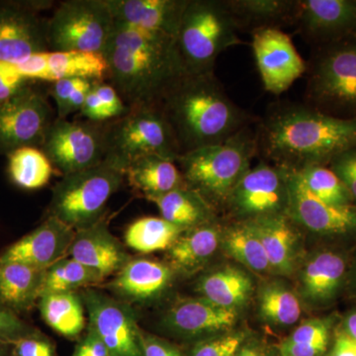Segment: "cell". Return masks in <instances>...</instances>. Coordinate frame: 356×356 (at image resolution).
Here are the masks:
<instances>
[{
    "label": "cell",
    "instance_id": "obj_2",
    "mask_svg": "<svg viewBox=\"0 0 356 356\" xmlns=\"http://www.w3.org/2000/svg\"><path fill=\"white\" fill-rule=\"evenodd\" d=\"M104 57L110 84L129 109L156 108L173 84L188 74L178 53L177 37L117 20Z\"/></svg>",
    "mask_w": 356,
    "mask_h": 356
},
{
    "label": "cell",
    "instance_id": "obj_5",
    "mask_svg": "<svg viewBox=\"0 0 356 356\" xmlns=\"http://www.w3.org/2000/svg\"><path fill=\"white\" fill-rule=\"evenodd\" d=\"M238 30L226 0H187L177 37L178 53L186 72H214L222 51L243 44Z\"/></svg>",
    "mask_w": 356,
    "mask_h": 356
},
{
    "label": "cell",
    "instance_id": "obj_45",
    "mask_svg": "<svg viewBox=\"0 0 356 356\" xmlns=\"http://www.w3.org/2000/svg\"><path fill=\"white\" fill-rule=\"evenodd\" d=\"M140 346L143 356H184L172 343L143 331L140 332Z\"/></svg>",
    "mask_w": 356,
    "mask_h": 356
},
{
    "label": "cell",
    "instance_id": "obj_46",
    "mask_svg": "<svg viewBox=\"0 0 356 356\" xmlns=\"http://www.w3.org/2000/svg\"><path fill=\"white\" fill-rule=\"evenodd\" d=\"M327 346V343H294L284 341L280 346V356H321Z\"/></svg>",
    "mask_w": 356,
    "mask_h": 356
},
{
    "label": "cell",
    "instance_id": "obj_14",
    "mask_svg": "<svg viewBox=\"0 0 356 356\" xmlns=\"http://www.w3.org/2000/svg\"><path fill=\"white\" fill-rule=\"evenodd\" d=\"M288 202L287 170L262 159L243 175L226 204L234 214L248 221L287 214Z\"/></svg>",
    "mask_w": 356,
    "mask_h": 356
},
{
    "label": "cell",
    "instance_id": "obj_35",
    "mask_svg": "<svg viewBox=\"0 0 356 356\" xmlns=\"http://www.w3.org/2000/svg\"><path fill=\"white\" fill-rule=\"evenodd\" d=\"M104 280L100 274L67 255L44 270L41 295L79 292L93 288Z\"/></svg>",
    "mask_w": 356,
    "mask_h": 356
},
{
    "label": "cell",
    "instance_id": "obj_27",
    "mask_svg": "<svg viewBox=\"0 0 356 356\" xmlns=\"http://www.w3.org/2000/svg\"><path fill=\"white\" fill-rule=\"evenodd\" d=\"M40 315L51 330L60 336L74 339L88 325L81 292L47 293L37 303Z\"/></svg>",
    "mask_w": 356,
    "mask_h": 356
},
{
    "label": "cell",
    "instance_id": "obj_38",
    "mask_svg": "<svg viewBox=\"0 0 356 356\" xmlns=\"http://www.w3.org/2000/svg\"><path fill=\"white\" fill-rule=\"evenodd\" d=\"M262 317L280 325L295 324L301 316V305L296 295L281 285H269L259 297Z\"/></svg>",
    "mask_w": 356,
    "mask_h": 356
},
{
    "label": "cell",
    "instance_id": "obj_48",
    "mask_svg": "<svg viewBox=\"0 0 356 356\" xmlns=\"http://www.w3.org/2000/svg\"><path fill=\"white\" fill-rule=\"evenodd\" d=\"M97 83V81H96ZM84 117L88 120L92 122H102L106 120L104 109H103L102 103L98 97L97 93L95 92V86L91 88L90 92L88 93L86 102L81 110Z\"/></svg>",
    "mask_w": 356,
    "mask_h": 356
},
{
    "label": "cell",
    "instance_id": "obj_41",
    "mask_svg": "<svg viewBox=\"0 0 356 356\" xmlns=\"http://www.w3.org/2000/svg\"><path fill=\"white\" fill-rule=\"evenodd\" d=\"M13 356H57L56 346L38 330L11 343Z\"/></svg>",
    "mask_w": 356,
    "mask_h": 356
},
{
    "label": "cell",
    "instance_id": "obj_49",
    "mask_svg": "<svg viewBox=\"0 0 356 356\" xmlns=\"http://www.w3.org/2000/svg\"><path fill=\"white\" fill-rule=\"evenodd\" d=\"M331 356H356V343L346 332L337 334Z\"/></svg>",
    "mask_w": 356,
    "mask_h": 356
},
{
    "label": "cell",
    "instance_id": "obj_33",
    "mask_svg": "<svg viewBox=\"0 0 356 356\" xmlns=\"http://www.w3.org/2000/svg\"><path fill=\"white\" fill-rule=\"evenodd\" d=\"M184 231L161 217L140 218L126 229L125 243L136 252L151 254L168 250Z\"/></svg>",
    "mask_w": 356,
    "mask_h": 356
},
{
    "label": "cell",
    "instance_id": "obj_26",
    "mask_svg": "<svg viewBox=\"0 0 356 356\" xmlns=\"http://www.w3.org/2000/svg\"><path fill=\"white\" fill-rule=\"evenodd\" d=\"M220 240L221 232L212 222L185 229L168 250L172 266L186 273L197 270L215 254Z\"/></svg>",
    "mask_w": 356,
    "mask_h": 356
},
{
    "label": "cell",
    "instance_id": "obj_39",
    "mask_svg": "<svg viewBox=\"0 0 356 356\" xmlns=\"http://www.w3.org/2000/svg\"><path fill=\"white\" fill-rule=\"evenodd\" d=\"M242 334L203 339L193 344L186 356H236L242 348Z\"/></svg>",
    "mask_w": 356,
    "mask_h": 356
},
{
    "label": "cell",
    "instance_id": "obj_30",
    "mask_svg": "<svg viewBox=\"0 0 356 356\" xmlns=\"http://www.w3.org/2000/svg\"><path fill=\"white\" fill-rule=\"evenodd\" d=\"M240 29L280 28L293 24L296 0H226Z\"/></svg>",
    "mask_w": 356,
    "mask_h": 356
},
{
    "label": "cell",
    "instance_id": "obj_6",
    "mask_svg": "<svg viewBox=\"0 0 356 356\" xmlns=\"http://www.w3.org/2000/svg\"><path fill=\"white\" fill-rule=\"evenodd\" d=\"M124 179L125 168L107 156L92 168L64 175L53 188L48 215L76 231L90 226L103 218Z\"/></svg>",
    "mask_w": 356,
    "mask_h": 356
},
{
    "label": "cell",
    "instance_id": "obj_3",
    "mask_svg": "<svg viewBox=\"0 0 356 356\" xmlns=\"http://www.w3.org/2000/svg\"><path fill=\"white\" fill-rule=\"evenodd\" d=\"M156 109L172 129L180 154L224 142L252 121L232 102L214 72L184 74Z\"/></svg>",
    "mask_w": 356,
    "mask_h": 356
},
{
    "label": "cell",
    "instance_id": "obj_11",
    "mask_svg": "<svg viewBox=\"0 0 356 356\" xmlns=\"http://www.w3.org/2000/svg\"><path fill=\"white\" fill-rule=\"evenodd\" d=\"M41 149L63 177L81 172L102 163L106 156L104 127L56 118Z\"/></svg>",
    "mask_w": 356,
    "mask_h": 356
},
{
    "label": "cell",
    "instance_id": "obj_51",
    "mask_svg": "<svg viewBox=\"0 0 356 356\" xmlns=\"http://www.w3.org/2000/svg\"><path fill=\"white\" fill-rule=\"evenodd\" d=\"M236 356H264L261 350L252 346H243Z\"/></svg>",
    "mask_w": 356,
    "mask_h": 356
},
{
    "label": "cell",
    "instance_id": "obj_23",
    "mask_svg": "<svg viewBox=\"0 0 356 356\" xmlns=\"http://www.w3.org/2000/svg\"><path fill=\"white\" fill-rule=\"evenodd\" d=\"M44 270L19 262L0 261V302L17 315L37 306Z\"/></svg>",
    "mask_w": 356,
    "mask_h": 356
},
{
    "label": "cell",
    "instance_id": "obj_50",
    "mask_svg": "<svg viewBox=\"0 0 356 356\" xmlns=\"http://www.w3.org/2000/svg\"><path fill=\"white\" fill-rule=\"evenodd\" d=\"M346 334L356 343V312L348 316L346 321Z\"/></svg>",
    "mask_w": 356,
    "mask_h": 356
},
{
    "label": "cell",
    "instance_id": "obj_13",
    "mask_svg": "<svg viewBox=\"0 0 356 356\" xmlns=\"http://www.w3.org/2000/svg\"><path fill=\"white\" fill-rule=\"evenodd\" d=\"M51 6L39 0H0V62H18L50 51L48 20L40 13Z\"/></svg>",
    "mask_w": 356,
    "mask_h": 356
},
{
    "label": "cell",
    "instance_id": "obj_40",
    "mask_svg": "<svg viewBox=\"0 0 356 356\" xmlns=\"http://www.w3.org/2000/svg\"><path fill=\"white\" fill-rule=\"evenodd\" d=\"M37 331L36 327L28 324L21 316L0 302V341L13 343L21 337Z\"/></svg>",
    "mask_w": 356,
    "mask_h": 356
},
{
    "label": "cell",
    "instance_id": "obj_24",
    "mask_svg": "<svg viewBox=\"0 0 356 356\" xmlns=\"http://www.w3.org/2000/svg\"><path fill=\"white\" fill-rule=\"evenodd\" d=\"M125 178L134 189L146 198L186 186L175 161L161 156L135 159L126 168Z\"/></svg>",
    "mask_w": 356,
    "mask_h": 356
},
{
    "label": "cell",
    "instance_id": "obj_20",
    "mask_svg": "<svg viewBox=\"0 0 356 356\" xmlns=\"http://www.w3.org/2000/svg\"><path fill=\"white\" fill-rule=\"evenodd\" d=\"M172 277V267L163 262L132 259L105 287L129 305L149 303L170 287Z\"/></svg>",
    "mask_w": 356,
    "mask_h": 356
},
{
    "label": "cell",
    "instance_id": "obj_22",
    "mask_svg": "<svg viewBox=\"0 0 356 356\" xmlns=\"http://www.w3.org/2000/svg\"><path fill=\"white\" fill-rule=\"evenodd\" d=\"M115 20L146 30L177 37L187 0H106Z\"/></svg>",
    "mask_w": 356,
    "mask_h": 356
},
{
    "label": "cell",
    "instance_id": "obj_32",
    "mask_svg": "<svg viewBox=\"0 0 356 356\" xmlns=\"http://www.w3.org/2000/svg\"><path fill=\"white\" fill-rule=\"evenodd\" d=\"M197 291L218 306L236 310L250 296L252 282L241 269L225 267L201 278Z\"/></svg>",
    "mask_w": 356,
    "mask_h": 356
},
{
    "label": "cell",
    "instance_id": "obj_52",
    "mask_svg": "<svg viewBox=\"0 0 356 356\" xmlns=\"http://www.w3.org/2000/svg\"><path fill=\"white\" fill-rule=\"evenodd\" d=\"M0 356H13L10 343L0 341Z\"/></svg>",
    "mask_w": 356,
    "mask_h": 356
},
{
    "label": "cell",
    "instance_id": "obj_10",
    "mask_svg": "<svg viewBox=\"0 0 356 356\" xmlns=\"http://www.w3.org/2000/svg\"><path fill=\"white\" fill-rule=\"evenodd\" d=\"M46 96L31 83L0 103V154L21 147H41L55 121Z\"/></svg>",
    "mask_w": 356,
    "mask_h": 356
},
{
    "label": "cell",
    "instance_id": "obj_29",
    "mask_svg": "<svg viewBox=\"0 0 356 356\" xmlns=\"http://www.w3.org/2000/svg\"><path fill=\"white\" fill-rule=\"evenodd\" d=\"M44 81L64 79H84L102 81L108 74V65L102 54L88 51H53L44 53Z\"/></svg>",
    "mask_w": 356,
    "mask_h": 356
},
{
    "label": "cell",
    "instance_id": "obj_7",
    "mask_svg": "<svg viewBox=\"0 0 356 356\" xmlns=\"http://www.w3.org/2000/svg\"><path fill=\"white\" fill-rule=\"evenodd\" d=\"M306 105L341 119H356V38L318 47L312 60Z\"/></svg>",
    "mask_w": 356,
    "mask_h": 356
},
{
    "label": "cell",
    "instance_id": "obj_17",
    "mask_svg": "<svg viewBox=\"0 0 356 356\" xmlns=\"http://www.w3.org/2000/svg\"><path fill=\"white\" fill-rule=\"evenodd\" d=\"M287 215L293 222L322 235L356 231V206L331 205L314 196L296 172H288Z\"/></svg>",
    "mask_w": 356,
    "mask_h": 356
},
{
    "label": "cell",
    "instance_id": "obj_1",
    "mask_svg": "<svg viewBox=\"0 0 356 356\" xmlns=\"http://www.w3.org/2000/svg\"><path fill=\"white\" fill-rule=\"evenodd\" d=\"M257 144L264 161L288 172L327 166L356 149V119L337 118L308 105H278L259 123Z\"/></svg>",
    "mask_w": 356,
    "mask_h": 356
},
{
    "label": "cell",
    "instance_id": "obj_21",
    "mask_svg": "<svg viewBox=\"0 0 356 356\" xmlns=\"http://www.w3.org/2000/svg\"><path fill=\"white\" fill-rule=\"evenodd\" d=\"M236 320L235 309L222 308L200 297L177 302L166 313L163 324L180 336L201 337L226 331Z\"/></svg>",
    "mask_w": 356,
    "mask_h": 356
},
{
    "label": "cell",
    "instance_id": "obj_44",
    "mask_svg": "<svg viewBox=\"0 0 356 356\" xmlns=\"http://www.w3.org/2000/svg\"><path fill=\"white\" fill-rule=\"evenodd\" d=\"M95 90L102 103L106 120L120 118L129 111V108L122 100L121 96L111 84L97 81L95 84Z\"/></svg>",
    "mask_w": 356,
    "mask_h": 356
},
{
    "label": "cell",
    "instance_id": "obj_43",
    "mask_svg": "<svg viewBox=\"0 0 356 356\" xmlns=\"http://www.w3.org/2000/svg\"><path fill=\"white\" fill-rule=\"evenodd\" d=\"M330 325L325 320H312L297 327L285 341L294 343L329 344Z\"/></svg>",
    "mask_w": 356,
    "mask_h": 356
},
{
    "label": "cell",
    "instance_id": "obj_31",
    "mask_svg": "<svg viewBox=\"0 0 356 356\" xmlns=\"http://www.w3.org/2000/svg\"><path fill=\"white\" fill-rule=\"evenodd\" d=\"M346 262L341 255L322 252L307 262L302 273V286L307 298L314 302L332 299L341 286Z\"/></svg>",
    "mask_w": 356,
    "mask_h": 356
},
{
    "label": "cell",
    "instance_id": "obj_16",
    "mask_svg": "<svg viewBox=\"0 0 356 356\" xmlns=\"http://www.w3.org/2000/svg\"><path fill=\"white\" fill-rule=\"evenodd\" d=\"M293 24L318 48L356 38V0H296Z\"/></svg>",
    "mask_w": 356,
    "mask_h": 356
},
{
    "label": "cell",
    "instance_id": "obj_9",
    "mask_svg": "<svg viewBox=\"0 0 356 356\" xmlns=\"http://www.w3.org/2000/svg\"><path fill=\"white\" fill-rule=\"evenodd\" d=\"M50 51H88L104 56L115 18L106 0L60 2L48 20Z\"/></svg>",
    "mask_w": 356,
    "mask_h": 356
},
{
    "label": "cell",
    "instance_id": "obj_12",
    "mask_svg": "<svg viewBox=\"0 0 356 356\" xmlns=\"http://www.w3.org/2000/svg\"><path fill=\"white\" fill-rule=\"evenodd\" d=\"M88 325L102 339L109 356H143L140 332L132 306L95 288L81 292Z\"/></svg>",
    "mask_w": 356,
    "mask_h": 356
},
{
    "label": "cell",
    "instance_id": "obj_8",
    "mask_svg": "<svg viewBox=\"0 0 356 356\" xmlns=\"http://www.w3.org/2000/svg\"><path fill=\"white\" fill-rule=\"evenodd\" d=\"M104 136L107 158L125 170L129 163L143 156H161L177 161L180 156L172 129L156 108L129 109L105 126Z\"/></svg>",
    "mask_w": 356,
    "mask_h": 356
},
{
    "label": "cell",
    "instance_id": "obj_15",
    "mask_svg": "<svg viewBox=\"0 0 356 356\" xmlns=\"http://www.w3.org/2000/svg\"><path fill=\"white\" fill-rule=\"evenodd\" d=\"M252 51L264 88L280 95L307 72L305 60L291 38L280 28H261L252 31Z\"/></svg>",
    "mask_w": 356,
    "mask_h": 356
},
{
    "label": "cell",
    "instance_id": "obj_18",
    "mask_svg": "<svg viewBox=\"0 0 356 356\" xmlns=\"http://www.w3.org/2000/svg\"><path fill=\"white\" fill-rule=\"evenodd\" d=\"M74 235L76 229L48 215L37 228L8 245L0 254V261L19 262L46 270L67 257Z\"/></svg>",
    "mask_w": 356,
    "mask_h": 356
},
{
    "label": "cell",
    "instance_id": "obj_4",
    "mask_svg": "<svg viewBox=\"0 0 356 356\" xmlns=\"http://www.w3.org/2000/svg\"><path fill=\"white\" fill-rule=\"evenodd\" d=\"M257 154V132L248 126L219 144L180 154L175 163L187 186L213 207L227 203Z\"/></svg>",
    "mask_w": 356,
    "mask_h": 356
},
{
    "label": "cell",
    "instance_id": "obj_42",
    "mask_svg": "<svg viewBox=\"0 0 356 356\" xmlns=\"http://www.w3.org/2000/svg\"><path fill=\"white\" fill-rule=\"evenodd\" d=\"M336 173L356 202V149L339 154L327 165Z\"/></svg>",
    "mask_w": 356,
    "mask_h": 356
},
{
    "label": "cell",
    "instance_id": "obj_28",
    "mask_svg": "<svg viewBox=\"0 0 356 356\" xmlns=\"http://www.w3.org/2000/svg\"><path fill=\"white\" fill-rule=\"evenodd\" d=\"M147 199L159 208L161 218L184 229L200 226L212 220V206L187 185Z\"/></svg>",
    "mask_w": 356,
    "mask_h": 356
},
{
    "label": "cell",
    "instance_id": "obj_19",
    "mask_svg": "<svg viewBox=\"0 0 356 356\" xmlns=\"http://www.w3.org/2000/svg\"><path fill=\"white\" fill-rule=\"evenodd\" d=\"M67 255L96 271L104 280L118 273L132 259L103 218L76 231Z\"/></svg>",
    "mask_w": 356,
    "mask_h": 356
},
{
    "label": "cell",
    "instance_id": "obj_47",
    "mask_svg": "<svg viewBox=\"0 0 356 356\" xmlns=\"http://www.w3.org/2000/svg\"><path fill=\"white\" fill-rule=\"evenodd\" d=\"M31 81L23 76L0 72V103L13 97Z\"/></svg>",
    "mask_w": 356,
    "mask_h": 356
},
{
    "label": "cell",
    "instance_id": "obj_53",
    "mask_svg": "<svg viewBox=\"0 0 356 356\" xmlns=\"http://www.w3.org/2000/svg\"><path fill=\"white\" fill-rule=\"evenodd\" d=\"M72 356H86V355L83 348H81V346H79V344H76V348H74V353H72Z\"/></svg>",
    "mask_w": 356,
    "mask_h": 356
},
{
    "label": "cell",
    "instance_id": "obj_34",
    "mask_svg": "<svg viewBox=\"0 0 356 356\" xmlns=\"http://www.w3.org/2000/svg\"><path fill=\"white\" fill-rule=\"evenodd\" d=\"M9 177L16 186L36 191L50 181L53 165L39 147H21L7 154Z\"/></svg>",
    "mask_w": 356,
    "mask_h": 356
},
{
    "label": "cell",
    "instance_id": "obj_25",
    "mask_svg": "<svg viewBox=\"0 0 356 356\" xmlns=\"http://www.w3.org/2000/svg\"><path fill=\"white\" fill-rule=\"evenodd\" d=\"M261 238L270 268L278 273H291L295 259L297 234L287 214L248 220Z\"/></svg>",
    "mask_w": 356,
    "mask_h": 356
},
{
    "label": "cell",
    "instance_id": "obj_36",
    "mask_svg": "<svg viewBox=\"0 0 356 356\" xmlns=\"http://www.w3.org/2000/svg\"><path fill=\"white\" fill-rule=\"evenodd\" d=\"M225 247L232 257L252 270L266 271L270 268L261 238L250 221H242L227 229Z\"/></svg>",
    "mask_w": 356,
    "mask_h": 356
},
{
    "label": "cell",
    "instance_id": "obj_37",
    "mask_svg": "<svg viewBox=\"0 0 356 356\" xmlns=\"http://www.w3.org/2000/svg\"><path fill=\"white\" fill-rule=\"evenodd\" d=\"M314 196L331 205L353 204V197L339 177L327 165H309L296 172Z\"/></svg>",
    "mask_w": 356,
    "mask_h": 356
}]
</instances>
